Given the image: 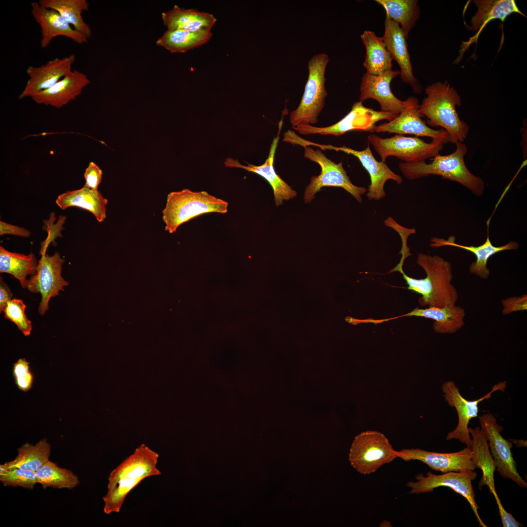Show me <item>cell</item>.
I'll return each instance as SVG.
<instances>
[{
	"label": "cell",
	"instance_id": "1",
	"mask_svg": "<svg viewBox=\"0 0 527 527\" xmlns=\"http://www.w3.org/2000/svg\"><path fill=\"white\" fill-rule=\"evenodd\" d=\"M405 260L400 262L389 273L400 272L408 285L407 289L419 294V304L425 306L442 307L456 305L459 295L456 287L451 284L453 279L451 264L443 258L420 253L417 264L426 273L423 279H414L407 276L403 269Z\"/></svg>",
	"mask_w": 527,
	"mask_h": 527
},
{
	"label": "cell",
	"instance_id": "2",
	"mask_svg": "<svg viewBox=\"0 0 527 527\" xmlns=\"http://www.w3.org/2000/svg\"><path fill=\"white\" fill-rule=\"evenodd\" d=\"M159 454L144 444L114 469L103 497L105 514L118 513L129 493L145 478L161 474L157 467Z\"/></svg>",
	"mask_w": 527,
	"mask_h": 527
},
{
	"label": "cell",
	"instance_id": "3",
	"mask_svg": "<svg viewBox=\"0 0 527 527\" xmlns=\"http://www.w3.org/2000/svg\"><path fill=\"white\" fill-rule=\"evenodd\" d=\"M425 92L426 96L419 108L422 117H426L431 126L442 127L448 133L451 143L463 142L469 127L460 119L457 112L456 106L462 104L458 92L447 81L430 84L425 88Z\"/></svg>",
	"mask_w": 527,
	"mask_h": 527
},
{
	"label": "cell",
	"instance_id": "4",
	"mask_svg": "<svg viewBox=\"0 0 527 527\" xmlns=\"http://www.w3.org/2000/svg\"><path fill=\"white\" fill-rule=\"evenodd\" d=\"M456 150L447 155L439 154L431 159L429 163L401 162L399 168L407 179L415 180L430 175H439L444 179L457 182L474 195L481 196L485 189V182L480 177L470 172L465 162L467 147L461 142H457Z\"/></svg>",
	"mask_w": 527,
	"mask_h": 527
},
{
	"label": "cell",
	"instance_id": "5",
	"mask_svg": "<svg viewBox=\"0 0 527 527\" xmlns=\"http://www.w3.org/2000/svg\"><path fill=\"white\" fill-rule=\"evenodd\" d=\"M228 206L227 202L205 191H193L185 188L171 192L167 195L162 211L165 230L173 233L182 224L205 213L225 214Z\"/></svg>",
	"mask_w": 527,
	"mask_h": 527
},
{
	"label": "cell",
	"instance_id": "6",
	"mask_svg": "<svg viewBox=\"0 0 527 527\" xmlns=\"http://www.w3.org/2000/svg\"><path fill=\"white\" fill-rule=\"evenodd\" d=\"M329 61L328 55L324 53H318L308 61V75L303 97L298 106L290 114L292 128L313 125L318 122L327 94L325 73Z\"/></svg>",
	"mask_w": 527,
	"mask_h": 527
},
{
	"label": "cell",
	"instance_id": "7",
	"mask_svg": "<svg viewBox=\"0 0 527 527\" xmlns=\"http://www.w3.org/2000/svg\"><path fill=\"white\" fill-rule=\"evenodd\" d=\"M367 142L378 153L381 161L394 156L403 162L425 161L439 154L448 139H433L429 142L418 137H405L397 134L390 138H383L375 134L367 136Z\"/></svg>",
	"mask_w": 527,
	"mask_h": 527
},
{
	"label": "cell",
	"instance_id": "8",
	"mask_svg": "<svg viewBox=\"0 0 527 527\" xmlns=\"http://www.w3.org/2000/svg\"><path fill=\"white\" fill-rule=\"evenodd\" d=\"M398 458L387 438L383 433L368 430L356 436L351 446L349 460L360 473L375 472L382 466Z\"/></svg>",
	"mask_w": 527,
	"mask_h": 527
},
{
	"label": "cell",
	"instance_id": "9",
	"mask_svg": "<svg viewBox=\"0 0 527 527\" xmlns=\"http://www.w3.org/2000/svg\"><path fill=\"white\" fill-rule=\"evenodd\" d=\"M304 157L317 163L321 168L320 174L312 176L304 193L305 203H310L315 195L324 187H338L344 189L352 195L360 203L362 195L367 189L352 183L344 168L342 162L337 163L330 160L319 149L314 150L310 146L304 147Z\"/></svg>",
	"mask_w": 527,
	"mask_h": 527
},
{
	"label": "cell",
	"instance_id": "10",
	"mask_svg": "<svg viewBox=\"0 0 527 527\" xmlns=\"http://www.w3.org/2000/svg\"><path fill=\"white\" fill-rule=\"evenodd\" d=\"M477 476V473L473 470L461 471H449L436 475L428 471L426 476L420 473L415 476L416 481H409L406 486L410 488L409 493L418 494L430 492L437 487H447L463 496L469 503L479 523L482 527L487 526L481 519L479 513V507L475 500L472 481Z\"/></svg>",
	"mask_w": 527,
	"mask_h": 527
},
{
	"label": "cell",
	"instance_id": "11",
	"mask_svg": "<svg viewBox=\"0 0 527 527\" xmlns=\"http://www.w3.org/2000/svg\"><path fill=\"white\" fill-rule=\"evenodd\" d=\"M399 114L375 110L365 106L363 102L353 103L349 113L337 123L327 127H316L305 125L293 128L302 135L319 134L321 135L341 136L353 131L374 132L376 123L382 120L390 121Z\"/></svg>",
	"mask_w": 527,
	"mask_h": 527
},
{
	"label": "cell",
	"instance_id": "12",
	"mask_svg": "<svg viewBox=\"0 0 527 527\" xmlns=\"http://www.w3.org/2000/svg\"><path fill=\"white\" fill-rule=\"evenodd\" d=\"M479 423L487 441L496 470L503 478L511 480L522 488H526L527 483L516 468L511 450L512 444L501 434L503 426L497 423L495 417L490 413L481 415Z\"/></svg>",
	"mask_w": 527,
	"mask_h": 527
},
{
	"label": "cell",
	"instance_id": "13",
	"mask_svg": "<svg viewBox=\"0 0 527 527\" xmlns=\"http://www.w3.org/2000/svg\"><path fill=\"white\" fill-rule=\"evenodd\" d=\"M506 387V381L500 382L494 385L491 391L484 396L476 400L468 401L461 395L459 388L454 381L449 380L443 383L442 389L444 393V397L448 404L456 409L458 419L457 426L447 433L446 439L458 440L461 443L466 444L467 446H470L471 438L469 432L468 424L472 418L478 416L479 404L485 400L490 398L492 394L495 391L500 390L504 392Z\"/></svg>",
	"mask_w": 527,
	"mask_h": 527
},
{
	"label": "cell",
	"instance_id": "14",
	"mask_svg": "<svg viewBox=\"0 0 527 527\" xmlns=\"http://www.w3.org/2000/svg\"><path fill=\"white\" fill-rule=\"evenodd\" d=\"M65 260L56 252L53 255H41L38 261L36 273L27 280L26 288L34 293H40L41 299L38 311L43 315L48 309L52 297L59 294V291L69 283L61 276L62 265Z\"/></svg>",
	"mask_w": 527,
	"mask_h": 527
},
{
	"label": "cell",
	"instance_id": "15",
	"mask_svg": "<svg viewBox=\"0 0 527 527\" xmlns=\"http://www.w3.org/2000/svg\"><path fill=\"white\" fill-rule=\"evenodd\" d=\"M310 145L322 150L344 152L357 158L370 176V184L366 193V197L370 200L379 201L385 196L384 187L387 181L393 180L398 184L403 182L402 177L391 170L385 162H379L375 158L369 145L365 149L359 151L345 146L336 147L313 142H310Z\"/></svg>",
	"mask_w": 527,
	"mask_h": 527
},
{
	"label": "cell",
	"instance_id": "16",
	"mask_svg": "<svg viewBox=\"0 0 527 527\" xmlns=\"http://www.w3.org/2000/svg\"><path fill=\"white\" fill-rule=\"evenodd\" d=\"M405 101V106L403 111L391 121L376 125L374 132L402 135L411 134L416 137H430L432 139H449L448 134L444 129H434L428 126L422 119L419 111V100L416 97H409Z\"/></svg>",
	"mask_w": 527,
	"mask_h": 527
},
{
	"label": "cell",
	"instance_id": "17",
	"mask_svg": "<svg viewBox=\"0 0 527 527\" xmlns=\"http://www.w3.org/2000/svg\"><path fill=\"white\" fill-rule=\"evenodd\" d=\"M398 457L405 461L418 460L431 469L442 473L474 470L477 468L473 452L469 446L454 452L440 453L420 448H405L397 451Z\"/></svg>",
	"mask_w": 527,
	"mask_h": 527
},
{
	"label": "cell",
	"instance_id": "18",
	"mask_svg": "<svg viewBox=\"0 0 527 527\" xmlns=\"http://www.w3.org/2000/svg\"><path fill=\"white\" fill-rule=\"evenodd\" d=\"M477 11L472 17L467 29L476 32L474 36L466 41H463L459 50V56L455 61L459 62L464 53L473 43H477L484 28L491 21L498 19L504 22L509 15L517 13L526 16L518 8L514 0H474Z\"/></svg>",
	"mask_w": 527,
	"mask_h": 527
},
{
	"label": "cell",
	"instance_id": "19",
	"mask_svg": "<svg viewBox=\"0 0 527 527\" xmlns=\"http://www.w3.org/2000/svg\"><path fill=\"white\" fill-rule=\"evenodd\" d=\"M75 60L76 56L72 54L61 59L55 58L40 66H28L26 70L28 79L19 99L31 98L54 85L72 71Z\"/></svg>",
	"mask_w": 527,
	"mask_h": 527
},
{
	"label": "cell",
	"instance_id": "20",
	"mask_svg": "<svg viewBox=\"0 0 527 527\" xmlns=\"http://www.w3.org/2000/svg\"><path fill=\"white\" fill-rule=\"evenodd\" d=\"M384 25L382 38L392 60H395L400 68V75L402 81L410 85L414 93L421 94L423 88L413 74L405 33L398 23L387 17Z\"/></svg>",
	"mask_w": 527,
	"mask_h": 527
},
{
	"label": "cell",
	"instance_id": "21",
	"mask_svg": "<svg viewBox=\"0 0 527 527\" xmlns=\"http://www.w3.org/2000/svg\"><path fill=\"white\" fill-rule=\"evenodd\" d=\"M399 75L400 71L392 70L379 75L365 73L361 79L359 101L372 99L378 101L381 111L400 113L405 107V101L397 98L390 88L391 81Z\"/></svg>",
	"mask_w": 527,
	"mask_h": 527
},
{
	"label": "cell",
	"instance_id": "22",
	"mask_svg": "<svg viewBox=\"0 0 527 527\" xmlns=\"http://www.w3.org/2000/svg\"><path fill=\"white\" fill-rule=\"evenodd\" d=\"M31 8V15L41 28V48H47L54 38L60 36L80 44L87 42L88 39L75 30L56 11L43 7L39 2H32Z\"/></svg>",
	"mask_w": 527,
	"mask_h": 527
},
{
	"label": "cell",
	"instance_id": "23",
	"mask_svg": "<svg viewBox=\"0 0 527 527\" xmlns=\"http://www.w3.org/2000/svg\"><path fill=\"white\" fill-rule=\"evenodd\" d=\"M90 82L85 74L72 70L54 85L31 98L37 104L61 108L79 96Z\"/></svg>",
	"mask_w": 527,
	"mask_h": 527
},
{
	"label": "cell",
	"instance_id": "24",
	"mask_svg": "<svg viewBox=\"0 0 527 527\" xmlns=\"http://www.w3.org/2000/svg\"><path fill=\"white\" fill-rule=\"evenodd\" d=\"M279 139L278 134L272 142L268 157L264 162L260 165H255L247 162L246 165H243L237 160L232 158L226 159L224 162L225 167L243 169L257 174L266 180L272 188L276 206L281 205L284 200L287 201L294 198L297 194L275 170L274 160Z\"/></svg>",
	"mask_w": 527,
	"mask_h": 527
},
{
	"label": "cell",
	"instance_id": "25",
	"mask_svg": "<svg viewBox=\"0 0 527 527\" xmlns=\"http://www.w3.org/2000/svg\"><path fill=\"white\" fill-rule=\"evenodd\" d=\"M487 228V238L484 243L478 246H467L460 244L455 242V237L450 236L447 240L434 237L431 240L430 246L438 247L442 246H450L460 248L473 253L476 260L469 265V271L483 279H486L490 275V270L487 267L488 259L492 255L505 250H516L519 247V243L515 241H510L507 244L500 246L493 245L489 237Z\"/></svg>",
	"mask_w": 527,
	"mask_h": 527
},
{
	"label": "cell",
	"instance_id": "26",
	"mask_svg": "<svg viewBox=\"0 0 527 527\" xmlns=\"http://www.w3.org/2000/svg\"><path fill=\"white\" fill-rule=\"evenodd\" d=\"M466 312L464 308L454 305H446L442 307H428L426 308L416 307L410 312L391 320L405 316H416L434 320L433 328L437 333L452 334L456 332L465 325Z\"/></svg>",
	"mask_w": 527,
	"mask_h": 527
},
{
	"label": "cell",
	"instance_id": "27",
	"mask_svg": "<svg viewBox=\"0 0 527 527\" xmlns=\"http://www.w3.org/2000/svg\"><path fill=\"white\" fill-rule=\"evenodd\" d=\"M162 19L167 30L189 32L211 31L217 21L212 14L194 9H185L177 5L162 13Z\"/></svg>",
	"mask_w": 527,
	"mask_h": 527
},
{
	"label": "cell",
	"instance_id": "28",
	"mask_svg": "<svg viewBox=\"0 0 527 527\" xmlns=\"http://www.w3.org/2000/svg\"><path fill=\"white\" fill-rule=\"evenodd\" d=\"M56 204L62 209L78 207L90 212L100 223L106 217L108 200L98 189H91L85 185L79 189L68 190L59 195Z\"/></svg>",
	"mask_w": 527,
	"mask_h": 527
},
{
	"label": "cell",
	"instance_id": "29",
	"mask_svg": "<svg viewBox=\"0 0 527 527\" xmlns=\"http://www.w3.org/2000/svg\"><path fill=\"white\" fill-rule=\"evenodd\" d=\"M468 429L471 436V443L469 447L473 452V460L477 468L481 469L483 473L479 483V488L481 490L482 486L486 485L491 493L492 491L496 490L494 475L496 467L487 441L481 427H469Z\"/></svg>",
	"mask_w": 527,
	"mask_h": 527
},
{
	"label": "cell",
	"instance_id": "30",
	"mask_svg": "<svg viewBox=\"0 0 527 527\" xmlns=\"http://www.w3.org/2000/svg\"><path fill=\"white\" fill-rule=\"evenodd\" d=\"M360 37L366 50L363 64L366 73L379 75L391 70L393 60L382 37L370 30H365Z\"/></svg>",
	"mask_w": 527,
	"mask_h": 527
},
{
	"label": "cell",
	"instance_id": "31",
	"mask_svg": "<svg viewBox=\"0 0 527 527\" xmlns=\"http://www.w3.org/2000/svg\"><path fill=\"white\" fill-rule=\"evenodd\" d=\"M212 36L210 30H167L157 40L156 44L172 53H183L207 43Z\"/></svg>",
	"mask_w": 527,
	"mask_h": 527
},
{
	"label": "cell",
	"instance_id": "32",
	"mask_svg": "<svg viewBox=\"0 0 527 527\" xmlns=\"http://www.w3.org/2000/svg\"><path fill=\"white\" fill-rule=\"evenodd\" d=\"M39 4L53 9L73 28L88 39L92 35L90 26L85 22L82 14L88 10L89 4L86 0H40Z\"/></svg>",
	"mask_w": 527,
	"mask_h": 527
},
{
	"label": "cell",
	"instance_id": "33",
	"mask_svg": "<svg viewBox=\"0 0 527 527\" xmlns=\"http://www.w3.org/2000/svg\"><path fill=\"white\" fill-rule=\"evenodd\" d=\"M38 263L35 255L12 252L0 246V272L13 275L20 282L22 288H26L28 275L36 273Z\"/></svg>",
	"mask_w": 527,
	"mask_h": 527
},
{
	"label": "cell",
	"instance_id": "34",
	"mask_svg": "<svg viewBox=\"0 0 527 527\" xmlns=\"http://www.w3.org/2000/svg\"><path fill=\"white\" fill-rule=\"evenodd\" d=\"M51 446L46 438L35 445L26 443L18 448L16 458L4 465L7 468H20L36 472L49 460Z\"/></svg>",
	"mask_w": 527,
	"mask_h": 527
},
{
	"label": "cell",
	"instance_id": "35",
	"mask_svg": "<svg viewBox=\"0 0 527 527\" xmlns=\"http://www.w3.org/2000/svg\"><path fill=\"white\" fill-rule=\"evenodd\" d=\"M385 10L386 17L398 23L407 39L420 17L417 0H376Z\"/></svg>",
	"mask_w": 527,
	"mask_h": 527
},
{
	"label": "cell",
	"instance_id": "36",
	"mask_svg": "<svg viewBox=\"0 0 527 527\" xmlns=\"http://www.w3.org/2000/svg\"><path fill=\"white\" fill-rule=\"evenodd\" d=\"M37 483L43 488L72 489L80 483L79 477L71 470L59 466L48 460L36 472Z\"/></svg>",
	"mask_w": 527,
	"mask_h": 527
},
{
	"label": "cell",
	"instance_id": "37",
	"mask_svg": "<svg viewBox=\"0 0 527 527\" xmlns=\"http://www.w3.org/2000/svg\"><path fill=\"white\" fill-rule=\"evenodd\" d=\"M0 481L4 486L21 487L32 490L37 484L36 472L20 468H5L0 472Z\"/></svg>",
	"mask_w": 527,
	"mask_h": 527
},
{
	"label": "cell",
	"instance_id": "38",
	"mask_svg": "<svg viewBox=\"0 0 527 527\" xmlns=\"http://www.w3.org/2000/svg\"><path fill=\"white\" fill-rule=\"evenodd\" d=\"M26 308L22 300L14 298L7 304L3 312L5 318L13 322L24 336H28L31 332L32 324L25 313Z\"/></svg>",
	"mask_w": 527,
	"mask_h": 527
},
{
	"label": "cell",
	"instance_id": "39",
	"mask_svg": "<svg viewBox=\"0 0 527 527\" xmlns=\"http://www.w3.org/2000/svg\"><path fill=\"white\" fill-rule=\"evenodd\" d=\"M66 219L65 216L60 215L57 222L55 223L56 217L55 213L52 212L50 213L48 219L43 220L44 224L42 229L47 231V236L41 243L40 255L46 254V250L50 243H55V239L57 237L62 236L61 232L64 229L62 226Z\"/></svg>",
	"mask_w": 527,
	"mask_h": 527
},
{
	"label": "cell",
	"instance_id": "40",
	"mask_svg": "<svg viewBox=\"0 0 527 527\" xmlns=\"http://www.w3.org/2000/svg\"><path fill=\"white\" fill-rule=\"evenodd\" d=\"M13 373L15 383L20 390L27 392L32 388L34 376L29 363L25 359H19L14 364Z\"/></svg>",
	"mask_w": 527,
	"mask_h": 527
},
{
	"label": "cell",
	"instance_id": "41",
	"mask_svg": "<svg viewBox=\"0 0 527 527\" xmlns=\"http://www.w3.org/2000/svg\"><path fill=\"white\" fill-rule=\"evenodd\" d=\"M502 313L507 315L514 312L527 310V295L512 296L501 301Z\"/></svg>",
	"mask_w": 527,
	"mask_h": 527
},
{
	"label": "cell",
	"instance_id": "42",
	"mask_svg": "<svg viewBox=\"0 0 527 527\" xmlns=\"http://www.w3.org/2000/svg\"><path fill=\"white\" fill-rule=\"evenodd\" d=\"M102 171L93 162H91L86 168L84 177L85 185L92 189H98L102 179Z\"/></svg>",
	"mask_w": 527,
	"mask_h": 527
},
{
	"label": "cell",
	"instance_id": "43",
	"mask_svg": "<svg viewBox=\"0 0 527 527\" xmlns=\"http://www.w3.org/2000/svg\"><path fill=\"white\" fill-rule=\"evenodd\" d=\"M494 495L496 503L498 506L499 515L501 517L503 527H519L523 526V525L517 521L514 517L509 513L507 512L503 507L502 503L498 497L496 490L491 492Z\"/></svg>",
	"mask_w": 527,
	"mask_h": 527
},
{
	"label": "cell",
	"instance_id": "44",
	"mask_svg": "<svg viewBox=\"0 0 527 527\" xmlns=\"http://www.w3.org/2000/svg\"><path fill=\"white\" fill-rule=\"evenodd\" d=\"M5 234L28 238L30 236L31 232L23 227L14 225L0 221V235L2 236Z\"/></svg>",
	"mask_w": 527,
	"mask_h": 527
},
{
	"label": "cell",
	"instance_id": "45",
	"mask_svg": "<svg viewBox=\"0 0 527 527\" xmlns=\"http://www.w3.org/2000/svg\"><path fill=\"white\" fill-rule=\"evenodd\" d=\"M13 294L10 289L0 277V311H3L7 304L12 299Z\"/></svg>",
	"mask_w": 527,
	"mask_h": 527
},
{
	"label": "cell",
	"instance_id": "46",
	"mask_svg": "<svg viewBox=\"0 0 527 527\" xmlns=\"http://www.w3.org/2000/svg\"><path fill=\"white\" fill-rule=\"evenodd\" d=\"M508 440L510 441L511 443H514L516 445V446L517 447H527V441L526 440L525 441V440H517V439H509Z\"/></svg>",
	"mask_w": 527,
	"mask_h": 527
}]
</instances>
